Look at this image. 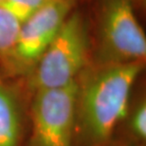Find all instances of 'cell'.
Listing matches in <instances>:
<instances>
[{
  "instance_id": "7",
  "label": "cell",
  "mask_w": 146,
  "mask_h": 146,
  "mask_svg": "<svg viewBox=\"0 0 146 146\" xmlns=\"http://www.w3.org/2000/svg\"><path fill=\"white\" fill-rule=\"evenodd\" d=\"M19 26V22L0 6V71L11 77L18 76L15 43Z\"/></svg>"
},
{
  "instance_id": "2",
  "label": "cell",
  "mask_w": 146,
  "mask_h": 146,
  "mask_svg": "<svg viewBox=\"0 0 146 146\" xmlns=\"http://www.w3.org/2000/svg\"><path fill=\"white\" fill-rule=\"evenodd\" d=\"M89 28L80 11H71L31 73L33 91L66 86L88 65Z\"/></svg>"
},
{
  "instance_id": "6",
  "label": "cell",
  "mask_w": 146,
  "mask_h": 146,
  "mask_svg": "<svg viewBox=\"0 0 146 146\" xmlns=\"http://www.w3.org/2000/svg\"><path fill=\"white\" fill-rule=\"evenodd\" d=\"M24 133V109L18 92L0 81V146H20Z\"/></svg>"
},
{
  "instance_id": "10",
  "label": "cell",
  "mask_w": 146,
  "mask_h": 146,
  "mask_svg": "<svg viewBox=\"0 0 146 146\" xmlns=\"http://www.w3.org/2000/svg\"><path fill=\"white\" fill-rule=\"evenodd\" d=\"M2 3H3V0H0V6L2 5Z\"/></svg>"
},
{
  "instance_id": "4",
  "label": "cell",
  "mask_w": 146,
  "mask_h": 146,
  "mask_svg": "<svg viewBox=\"0 0 146 146\" xmlns=\"http://www.w3.org/2000/svg\"><path fill=\"white\" fill-rule=\"evenodd\" d=\"M98 29L97 63H144L146 37L131 0H104Z\"/></svg>"
},
{
  "instance_id": "1",
  "label": "cell",
  "mask_w": 146,
  "mask_h": 146,
  "mask_svg": "<svg viewBox=\"0 0 146 146\" xmlns=\"http://www.w3.org/2000/svg\"><path fill=\"white\" fill-rule=\"evenodd\" d=\"M143 63L87 65L77 77L76 138L84 146H103L127 113L134 83Z\"/></svg>"
},
{
  "instance_id": "9",
  "label": "cell",
  "mask_w": 146,
  "mask_h": 146,
  "mask_svg": "<svg viewBox=\"0 0 146 146\" xmlns=\"http://www.w3.org/2000/svg\"><path fill=\"white\" fill-rule=\"evenodd\" d=\"M129 128L133 136L139 141L146 139V103L141 101L131 113Z\"/></svg>"
},
{
  "instance_id": "5",
  "label": "cell",
  "mask_w": 146,
  "mask_h": 146,
  "mask_svg": "<svg viewBox=\"0 0 146 146\" xmlns=\"http://www.w3.org/2000/svg\"><path fill=\"white\" fill-rule=\"evenodd\" d=\"M74 0H50L21 23L15 43L18 76H30L72 11Z\"/></svg>"
},
{
  "instance_id": "8",
  "label": "cell",
  "mask_w": 146,
  "mask_h": 146,
  "mask_svg": "<svg viewBox=\"0 0 146 146\" xmlns=\"http://www.w3.org/2000/svg\"><path fill=\"white\" fill-rule=\"evenodd\" d=\"M48 1L50 0H3L1 7L21 24Z\"/></svg>"
},
{
  "instance_id": "3",
  "label": "cell",
  "mask_w": 146,
  "mask_h": 146,
  "mask_svg": "<svg viewBox=\"0 0 146 146\" xmlns=\"http://www.w3.org/2000/svg\"><path fill=\"white\" fill-rule=\"evenodd\" d=\"M77 95V79L63 86L34 90L29 146H73Z\"/></svg>"
}]
</instances>
